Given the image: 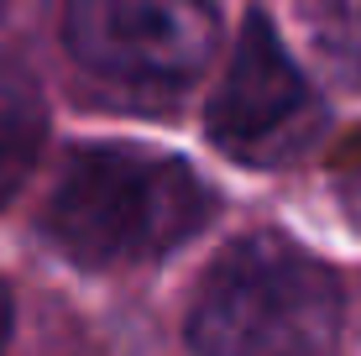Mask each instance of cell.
<instances>
[{
  "mask_svg": "<svg viewBox=\"0 0 361 356\" xmlns=\"http://www.w3.org/2000/svg\"><path fill=\"white\" fill-rule=\"evenodd\" d=\"M345 293L304 247L257 231L215 257L189 309L194 356H330Z\"/></svg>",
  "mask_w": 361,
  "mask_h": 356,
  "instance_id": "2",
  "label": "cell"
},
{
  "mask_svg": "<svg viewBox=\"0 0 361 356\" xmlns=\"http://www.w3.org/2000/svg\"><path fill=\"white\" fill-rule=\"evenodd\" d=\"M47 137V105L16 63L0 58V204L27 183Z\"/></svg>",
  "mask_w": 361,
  "mask_h": 356,
  "instance_id": "5",
  "label": "cell"
},
{
  "mask_svg": "<svg viewBox=\"0 0 361 356\" xmlns=\"http://www.w3.org/2000/svg\"><path fill=\"white\" fill-rule=\"evenodd\" d=\"M6 340H11V288L0 283V356H6Z\"/></svg>",
  "mask_w": 361,
  "mask_h": 356,
  "instance_id": "8",
  "label": "cell"
},
{
  "mask_svg": "<svg viewBox=\"0 0 361 356\" xmlns=\"http://www.w3.org/2000/svg\"><path fill=\"white\" fill-rule=\"evenodd\" d=\"M215 215V194L189 163L147 147H79L53 183L42 231L79 267H136L194 241Z\"/></svg>",
  "mask_w": 361,
  "mask_h": 356,
  "instance_id": "1",
  "label": "cell"
},
{
  "mask_svg": "<svg viewBox=\"0 0 361 356\" xmlns=\"http://www.w3.org/2000/svg\"><path fill=\"white\" fill-rule=\"evenodd\" d=\"M220 37L209 0H68L63 42L99 90L168 105L204 73Z\"/></svg>",
  "mask_w": 361,
  "mask_h": 356,
  "instance_id": "3",
  "label": "cell"
},
{
  "mask_svg": "<svg viewBox=\"0 0 361 356\" xmlns=\"http://www.w3.org/2000/svg\"><path fill=\"white\" fill-rule=\"evenodd\" d=\"M325 131V100L293 63L278 27L252 11L209 94V142L246 168H283Z\"/></svg>",
  "mask_w": 361,
  "mask_h": 356,
  "instance_id": "4",
  "label": "cell"
},
{
  "mask_svg": "<svg viewBox=\"0 0 361 356\" xmlns=\"http://www.w3.org/2000/svg\"><path fill=\"white\" fill-rule=\"evenodd\" d=\"M304 27L319 58L361 90V0H304Z\"/></svg>",
  "mask_w": 361,
  "mask_h": 356,
  "instance_id": "6",
  "label": "cell"
},
{
  "mask_svg": "<svg viewBox=\"0 0 361 356\" xmlns=\"http://www.w3.org/2000/svg\"><path fill=\"white\" fill-rule=\"evenodd\" d=\"M330 183H335V200H341V210L351 215V226H361V137L345 147L341 157H335Z\"/></svg>",
  "mask_w": 361,
  "mask_h": 356,
  "instance_id": "7",
  "label": "cell"
}]
</instances>
